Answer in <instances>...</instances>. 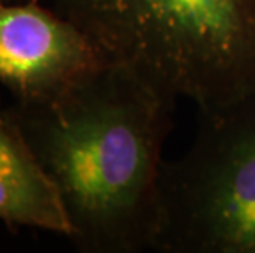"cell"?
<instances>
[{
    "label": "cell",
    "mask_w": 255,
    "mask_h": 253,
    "mask_svg": "<svg viewBox=\"0 0 255 253\" xmlns=\"http://www.w3.org/2000/svg\"><path fill=\"white\" fill-rule=\"evenodd\" d=\"M106 63L94 43L55 10L0 0V84L15 102L51 97Z\"/></svg>",
    "instance_id": "obj_4"
},
{
    "label": "cell",
    "mask_w": 255,
    "mask_h": 253,
    "mask_svg": "<svg viewBox=\"0 0 255 253\" xmlns=\"http://www.w3.org/2000/svg\"><path fill=\"white\" fill-rule=\"evenodd\" d=\"M15 2H38V0H15Z\"/></svg>",
    "instance_id": "obj_6"
},
{
    "label": "cell",
    "mask_w": 255,
    "mask_h": 253,
    "mask_svg": "<svg viewBox=\"0 0 255 253\" xmlns=\"http://www.w3.org/2000/svg\"><path fill=\"white\" fill-rule=\"evenodd\" d=\"M199 118L188 152L161 166L153 250L255 253V90Z\"/></svg>",
    "instance_id": "obj_3"
},
{
    "label": "cell",
    "mask_w": 255,
    "mask_h": 253,
    "mask_svg": "<svg viewBox=\"0 0 255 253\" xmlns=\"http://www.w3.org/2000/svg\"><path fill=\"white\" fill-rule=\"evenodd\" d=\"M0 220L69 237L71 225L55 184L10 107L0 104Z\"/></svg>",
    "instance_id": "obj_5"
},
{
    "label": "cell",
    "mask_w": 255,
    "mask_h": 253,
    "mask_svg": "<svg viewBox=\"0 0 255 253\" xmlns=\"http://www.w3.org/2000/svg\"><path fill=\"white\" fill-rule=\"evenodd\" d=\"M109 63L199 112L255 90V0H53Z\"/></svg>",
    "instance_id": "obj_2"
},
{
    "label": "cell",
    "mask_w": 255,
    "mask_h": 253,
    "mask_svg": "<svg viewBox=\"0 0 255 253\" xmlns=\"http://www.w3.org/2000/svg\"><path fill=\"white\" fill-rule=\"evenodd\" d=\"M55 184L84 253L153 250L175 102L106 63L61 92L10 107Z\"/></svg>",
    "instance_id": "obj_1"
}]
</instances>
